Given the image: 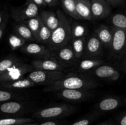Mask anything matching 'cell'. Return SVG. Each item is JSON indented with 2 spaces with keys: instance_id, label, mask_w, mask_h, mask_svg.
<instances>
[{
  "instance_id": "1",
  "label": "cell",
  "mask_w": 126,
  "mask_h": 125,
  "mask_svg": "<svg viewBox=\"0 0 126 125\" xmlns=\"http://www.w3.org/2000/svg\"><path fill=\"white\" fill-rule=\"evenodd\" d=\"M98 86V83L92 78L81 75L71 74L64 75L62 78L50 85L46 86L44 91L46 92H57L63 89L90 90L97 88Z\"/></svg>"
},
{
  "instance_id": "2",
  "label": "cell",
  "mask_w": 126,
  "mask_h": 125,
  "mask_svg": "<svg viewBox=\"0 0 126 125\" xmlns=\"http://www.w3.org/2000/svg\"><path fill=\"white\" fill-rule=\"evenodd\" d=\"M57 15L59 19V26L52 31L47 44L52 51H55L65 46L72 39V29L66 17L61 10H57Z\"/></svg>"
},
{
  "instance_id": "3",
  "label": "cell",
  "mask_w": 126,
  "mask_h": 125,
  "mask_svg": "<svg viewBox=\"0 0 126 125\" xmlns=\"http://www.w3.org/2000/svg\"><path fill=\"white\" fill-rule=\"evenodd\" d=\"M76 110V108L72 105L58 104L39 109L34 113V116L39 120H55L68 116Z\"/></svg>"
},
{
  "instance_id": "4",
  "label": "cell",
  "mask_w": 126,
  "mask_h": 125,
  "mask_svg": "<svg viewBox=\"0 0 126 125\" xmlns=\"http://www.w3.org/2000/svg\"><path fill=\"white\" fill-rule=\"evenodd\" d=\"M34 70L32 65L20 60L15 64L9 67L0 75V83L13 82L21 79L24 75Z\"/></svg>"
},
{
  "instance_id": "5",
  "label": "cell",
  "mask_w": 126,
  "mask_h": 125,
  "mask_svg": "<svg viewBox=\"0 0 126 125\" xmlns=\"http://www.w3.org/2000/svg\"><path fill=\"white\" fill-rule=\"evenodd\" d=\"M39 15V6L32 0H27L26 2L11 10V16L17 23L23 22Z\"/></svg>"
},
{
  "instance_id": "6",
  "label": "cell",
  "mask_w": 126,
  "mask_h": 125,
  "mask_svg": "<svg viewBox=\"0 0 126 125\" xmlns=\"http://www.w3.org/2000/svg\"><path fill=\"white\" fill-rule=\"evenodd\" d=\"M64 72L62 71H49L43 70H33L27 76V78L36 85H50L62 78Z\"/></svg>"
},
{
  "instance_id": "7",
  "label": "cell",
  "mask_w": 126,
  "mask_h": 125,
  "mask_svg": "<svg viewBox=\"0 0 126 125\" xmlns=\"http://www.w3.org/2000/svg\"><path fill=\"white\" fill-rule=\"evenodd\" d=\"M113 36L110 47L111 55L119 58L126 50V30L113 28Z\"/></svg>"
},
{
  "instance_id": "8",
  "label": "cell",
  "mask_w": 126,
  "mask_h": 125,
  "mask_svg": "<svg viewBox=\"0 0 126 125\" xmlns=\"http://www.w3.org/2000/svg\"><path fill=\"white\" fill-rule=\"evenodd\" d=\"M28 104L18 101L6 102L0 104V116H14L19 117V115L28 112L30 110Z\"/></svg>"
},
{
  "instance_id": "9",
  "label": "cell",
  "mask_w": 126,
  "mask_h": 125,
  "mask_svg": "<svg viewBox=\"0 0 126 125\" xmlns=\"http://www.w3.org/2000/svg\"><path fill=\"white\" fill-rule=\"evenodd\" d=\"M23 53L36 56L39 59H47L52 58V51L49 47L38 43L32 42L25 44L20 48Z\"/></svg>"
},
{
  "instance_id": "10",
  "label": "cell",
  "mask_w": 126,
  "mask_h": 125,
  "mask_svg": "<svg viewBox=\"0 0 126 125\" xmlns=\"http://www.w3.org/2000/svg\"><path fill=\"white\" fill-rule=\"evenodd\" d=\"M91 5L92 19H104L111 11V5L107 0H91Z\"/></svg>"
},
{
  "instance_id": "11",
  "label": "cell",
  "mask_w": 126,
  "mask_h": 125,
  "mask_svg": "<svg viewBox=\"0 0 126 125\" xmlns=\"http://www.w3.org/2000/svg\"><path fill=\"white\" fill-rule=\"evenodd\" d=\"M57 92L59 98L73 102L84 100L92 95V93L86 89H63Z\"/></svg>"
},
{
  "instance_id": "12",
  "label": "cell",
  "mask_w": 126,
  "mask_h": 125,
  "mask_svg": "<svg viewBox=\"0 0 126 125\" xmlns=\"http://www.w3.org/2000/svg\"><path fill=\"white\" fill-rule=\"evenodd\" d=\"M31 65L36 70L62 72L65 70V66L54 58L33 60L31 62Z\"/></svg>"
},
{
  "instance_id": "13",
  "label": "cell",
  "mask_w": 126,
  "mask_h": 125,
  "mask_svg": "<svg viewBox=\"0 0 126 125\" xmlns=\"http://www.w3.org/2000/svg\"><path fill=\"white\" fill-rule=\"evenodd\" d=\"M103 45L95 34L90 36L86 41L84 56L93 58L99 56L102 53Z\"/></svg>"
},
{
  "instance_id": "14",
  "label": "cell",
  "mask_w": 126,
  "mask_h": 125,
  "mask_svg": "<svg viewBox=\"0 0 126 125\" xmlns=\"http://www.w3.org/2000/svg\"><path fill=\"white\" fill-rule=\"evenodd\" d=\"M96 77L102 79L110 81H116L120 77L119 72L113 66L108 65H100L94 71Z\"/></svg>"
},
{
  "instance_id": "15",
  "label": "cell",
  "mask_w": 126,
  "mask_h": 125,
  "mask_svg": "<svg viewBox=\"0 0 126 125\" xmlns=\"http://www.w3.org/2000/svg\"><path fill=\"white\" fill-rule=\"evenodd\" d=\"M95 34L101 42L103 47L110 49L113 40V29L105 25H101L95 30Z\"/></svg>"
},
{
  "instance_id": "16",
  "label": "cell",
  "mask_w": 126,
  "mask_h": 125,
  "mask_svg": "<svg viewBox=\"0 0 126 125\" xmlns=\"http://www.w3.org/2000/svg\"><path fill=\"white\" fill-rule=\"evenodd\" d=\"M76 11L80 19L92 20L91 5L90 0H76Z\"/></svg>"
},
{
  "instance_id": "17",
  "label": "cell",
  "mask_w": 126,
  "mask_h": 125,
  "mask_svg": "<svg viewBox=\"0 0 126 125\" xmlns=\"http://www.w3.org/2000/svg\"><path fill=\"white\" fill-rule=\"evenodd\" d=\"M54 51L55 57L63 63H71L76 58L71 45H66Z\"/></svg>"
},
{
  "instance_id": "18",
  "label": "cell",
  "mask_w": 126,
  "mask_h": 125,
  "mask_svg": "<svg viewBox=\"0 0 126 125\" xmlns=\"http://www.w3.org/2000/svg\"><path fill=\"white\" fill-rule=\"evenodd\" d=\"M119 99L115 97H107L103 98L97 104V108L99 111L107 112L115 110L120 105Z\"/></svg>"
},
{
  "instance_id": "19",
  "label": "cell",
  "mask_w": 126,
  "mask_h": 125,
  "mask_svg": "<svg viewBox=\"0 0 126 125\" xmlns=\"http://www.w3.org/2000/svg\"><path fill=\"white\" fill-rule=\"evenodd\" d=\"M43 23L52 31L55 30L59 24V19L57 13L51 11H44L39 14Z\"/></svg>"
},
{
  "instance_id": "20",
  "label": "cell",
  "mask_w": 126,
  "mask_h": 125,
  "mask_svg": "<svg viewBox=\"0 0 126 125\" xmlns=\"http://www.w3.org/2000/svg\"><path fill=\"white\" fill-rule=\"evenodd\" d=\"M36 84L34 82H32L31 80L28 78L2 83V86L3 87V88L11 89H26V88L33 87Z\"/></svg>"
},
{
  "instance_id": "21",
  "label": "cell",
  "mask_w": 126,
  "mask_h": 125,
  "mask_svg": "<svg viewBox=\"0 0 126 125\" xmlns=\"http://www.w3.org/2000/svg\"><path fill=\"white\" fill-rule=\"evenodd\" d=\"M16 34L25 41H36L34 36L28 26L23 22H19L14 28Z\"/></svg>"
},
{
  "instance_id": "22",
  "label": "cell",
  "mask_w": 126,
  "mask_h": 125,
  "mask_svg": "<svg viewBox=\"0 0 126 125\" xmlns=\"http://www.w3.org/2000/svg\"><path fill=\"white\" fill-rule=\"evenodd\" d=\"M42 22H43V21H42L39 14L38 15L36 16V17H33V18L23 22V23H24L30 29L32 34H33L34 38H35L36 41L38 40V34H39V31Z\"/></svg>"
},
{
  "instance_id": "23",
  "label": "cell",
  "mask_w": 126,
  "mask_h": 125,
  "mask_svg": "<svg viewBox=\"0 0 126 125\" xmlns=\"http://www.w3.org/2000/svg\"><path fill=\"white\" fill-rule=\"evenodd\" d=\"M86 37L72 38V48L76 58H81L84 55L86 47Z\"/></svg>"
},
{
  "instance_id": "24",
  "label": "cell",
  "mask_w": 126,
  "mask_h": 125,
  "mask_svg": "<svg viewBox=\"0 0 126 125\" xmlns=\"http://www.w3.org/2000/svg\"><path fill=\"white\" fill-rule=\"evenodd\" d=\"M62 6L68 15L75 19H80L76 11V0H62Z\"/></svg>"
},
{
  "instance_id": "25",
  "label": "cell",
  "mask_w": 126,
  "mask_h": 125,
  "mask_svg": "<svg viewBox=\"0 0 126 125\" xmlns=\"http://www.w3.org/2000/svg\"><path fill=\"white\" fill-rule=\"evenodd\" d=\"M103 63V61L98 59H85L80 62L79 64V69L82 71H89L95 69L96 67L102 65Z\"/></svg>"
},
{
  "instance_id": "26",
  "label": "cell",
  "mask_w": 126,
  "mask_h": 125,
  "mask_svg": "<svg viewBox=\"0 0 126 125\" xmlns=\"http://www.w3.org/2000/svg\"><path fill=\"white\" fill-rule=\"evenodd\" d=\"M34 122V120L26 117H7L0 118V125H17Z\"/></svg>"
},
{
  "instance_id": "27",
  "label": "cell",
  "mask_w": 126,
  "mask_h": 125,
  "mask_svg": "<svg viewBox=\"0 0 126 125\" xmlns=\"http://www.w3.org/2000/svg\"><path fill=\"white\" fill-rule=\"evenodd\" d=\"M111 22L113 28L126 30V15L122 13H116L112 16Z\"/></svg>"
},
{
  "instance_id": "28",
  "label": "cell",
  "mask_w": 126,
  "mask_h": 125,
  "mask_svg": "<svg viewBox=\"0 0 126 125\" xmlns=\"http://www.w3.org/2000/svg\"><path fill=\"white\" fill-rule=\"evenodd\" d=\"M52 31L44 23L42 22L39 29L38 38L37 42L39 43H47L48 44L50 40L52 35Z\"/></svg>"
},
{
  "instance_id": "29",
  "label": "cell",
  "mask_w": 126,
  "mask_h": 125,
  "mask_svg": "<svg viewBox=\"0 0 126 125\" xmlns=\"http://www.w3.org/2000/svg\"><path fill=\"white\" fill-rule=\"evenodd\" d=\"M20 60L13 56H10L4 58L0 61V75L6 71L7 69L15 64L16 62L19 61Z\"/></svg>"
},
{
  "instance_id": "30",
  "label": "cell",
  "mask_w": 126,
  "mask_h": 125,
  "mask_svg": "<svg viewBox=\"0 0 126 125\" xmlns=\"http://www.w3.org/2000/svg\"><path fill=\"white\" fill-rule=\"evenodd\" d=\"M72 29V38H84L86 34V29L84 26L75 24L71 27Z\"/></svg>"
},
{
  "instance_id": "31",
  "label": "cell",
  "mask_w": 126,
  "mask_h": 125,
  "mask_svg": "<svg viewBox=\"0 0 126 125\" xmlns=\"http://www.w3.org/2000/svg\"><path fill=\"white\" fill-rule=\"evenodd\" d=\"M97 116L96 114L89 115L73 123L71 125H89Z\"/></svg>"
},
{
  "instance_id": "32",
  "label": "cell",
  "mask_w": 126,
  "mask_h": 125,
  "mask_svg": "<svg viewBox=\"0 0 126 125\" xmlns=\"http://www.w3.org/2000/svg\"><path fill=\"white\" fill-rule=\"evenodd\" d=\"M10 42L11 45L13 49H16L18 48H21L25 45V40L22 39L17 35H14L10 38Z\"/></svg>"
},
{
  "instance_id": "33",
  "label": "cell",
  "mask_w": 126,
  "mask_h": 125,
  "mask_svg": "<svg viewBox=\"0 0 126 125\" xmlns=\"http://www.w3.org/2000/svg\"><path fill=\"white\" fill-rule=\"evenodd\" d=\"M15 98V96L9 91L0 90V102L9 101L11 99Z\"/></svg>"
},
{
  "instance_id": "34",
  "label": "cell",
  "mask_w": 126,
  "mask_h": 125,
  "mask_svg": "<svg viewBox=\"0 0 126 125\" xmlns=\"http://www.w3.org/2000/svg\"><path fill=\"white\" fill-rule=\"evenodd\" d=\"M62 121H59V120H47L42 123L38 124V125H62Z\"/></svg>"
},
{
  "instance_id": "35",
  "label": "cell",
  "mask_w": 126,
  "mask_h": 125,
  "mask_svg": "<svg viewBox=\"0 0 126 125\" xmlns=\"http://www.w3.org/2000/svg\"><path fill=\"white\" fill-rule=\"evenodd\" d=\"M7 22H8V17H7V15H6V17H5L4 20V21L2 22V24L0 25V40H1L2 35H3L5 29H6V26H7Z\"/></svg>"
},
{
  "instance_id": "36",
  "label": "cell",
  "mask_w": 126,
  "mask_h": 125,
  "mask_svg": "<svg viewBox=\"0 0 126 125\" xmlns=\"http://www.w3.org/2000/svg\"><path fill=\"white\" fill-rule=\"evenodd\" d=\"M117 125H126V113L119 116L117 121Z\"/></svg>"
},
{
  "instance_id": "37",
  "label": "cell",
  "mask_w": 126,
  "mask_h": 125,
  "mask_svg": "<svg viewBox=\"0 0 126 125\" xmlns=\"http://www.w3.org/2000/svg\"><path fill=\"white\" fill-rule=\"evenodd\" d=\"M111 6H118L124 3L126 0H107Z\"/></svg>"
},
{
  "instance_id": "38",
  "label": "cell",
  "mask_w": 126,
  "mask_h": 125,
  "mask_svg": "<svg viewBox=\"0 0 126 125\" xmlns=\"http://www.w3.org/2000/svg\"><path fill=\"white\" fill-rule=\"evenodd\" d=\"M34 3H35L39 7H46L47 4L44 2V0H32Z\"/></svg>"
},
{
  "instance_id": "39",
  "label": "cell",
  "mask_w": 126,
  "mask_h": 125,
  "mask_svg": "<svg viewBox=\"0 0 126 125\" xmlns=\"http://www.w3.org/2000/svg\"><path fill=\"white\" fill-rule=\"evenodd\" d=\"M44 1L47 6H50V7L56 6L58 2V0H44Z\"/></svg>"
},
{
  "instance_id": "40",
  "label": "cell",
  "mask_w": 126,
  "mask_h": 125,
  "mask_svg": "<svg viewBox=\"0 0 126 125\" xmlns=\"http://www.w3.org/2000/svg\"><path fill=\"white\" fill-rule=\"evenodd\" d=\"M6 16V14H5L4 12H0V25L2 24V22H3Z\"/></svg>"
},
{
  "instance_id": "41",
  "label": "cell",
  "mask_w": 126,
  "mask_h": 125,
  "mask_svg": "<svg viewBox=\"0 0 126 125\" xmlns=\"http://www.w3.org/2000/svg\"><path fill=\"white\" fill-rule=\"evenodd\" d=\"M98 125H114V124L111 121H105V122L99 124Z\"/></svg>"
},
{
  "instance_id": "42",
  "label": "cell",
  "mask_w": 126,
  "mask_h": 125,
  "mask_svg": "<svg viewBox=\"0 0 126 125\" xmlns=\"http://www.w3.org/2000/svg\"><path fill=\"white\" fill-rule=\"evenodd\" d=\"M122 69L126 72V56L124 58L123 63H122Z\"/></svg>"
},
{
  "instance_id": "43",
  "label": "cell",
  "mask_w": 126,
  "mask_h": 125,
  "mask_svg": "<svg viewBox=\"0 0 126 125\" xmlns=\"http://www.w3.org/2000/svg\"><path fill=\"white\" fill-rule=\"evenodd\" d=\"M38 123H23V124H19L17 125H38Z\"/></svg>"
},
{
  "instance_id": "44",
  "label": "cell",
  "mask_w": 126,
  "mask_h": 125,
  "mask_svg": "<svg viewBox=\"0 0 126 125\" xmlns=\"http://www.w3.org/2000/svg\"><path fill=\"white\" fill-rule=\"evenodd\" d=\"M125 103L126 104V99H125Z\"/></svg>"
}]
</instances>
